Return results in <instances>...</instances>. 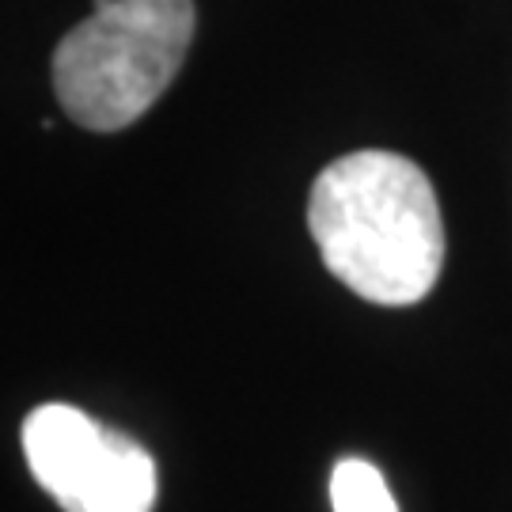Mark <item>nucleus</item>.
Listing matches in <instances>:
<instances>
[{"mask_svg": "<svg viewBox=\"0 0 512 512\" xmlns=\"http://www.w3.org/2000/svg\"><path fill=\"white\" fill-rule=\"evenodd\" d=\"M308 228L330 274L384 308L425 300L444 266L437 190L399 152L365 148L323 167L311 186Z\"/></svg>", "mask_w": 512, "mask_h": 512, "instance_id": "nucleus-1", "label": "nucleus"}, {"mask_svg": "<svg viewBox=\"0 0 512 512\" xmlns=\"http://www.w3.org/2000/svg\"><path fill=\"white\" fill-rule=\"evenodd\" d=\"M334 512H399L384 475L365 459H342L330 475Z\"/></svg>", "mask_w": 512, "mask_h": 512, "instance_id": "nucleus-4", "label": "nucleus"}, {"mask_svg": "<svg viewBox=\"0 0 512 512\" xmlns=\"http://www.w3.org/2000/svg\"><path fill=\"white\" fill-rule=\"evenodd\" d=\"M194 23V0H95L54 50L61 110L92 133L133 126L179 76Z\"/></svg>", "mask_w": 512, "mask_h": 512, "instance_id": "nucleus-2", "label": "nucleus"}, {"mask_svg": "<svg viewBox=\"0 0 512 512\" xmlns=\"http://www.w3.org/2000/svg\"><path fill=\"white\" fill-rule=\"evenodd\" d=\"M23 456L65 512H152L156 505L152 456L76 406H35L23 421Z\"/></svg>", "mask_w": 512, "mask_h": 512, "instance_id": "nucleus-3", "label": "nucleus"}]
</instances>
